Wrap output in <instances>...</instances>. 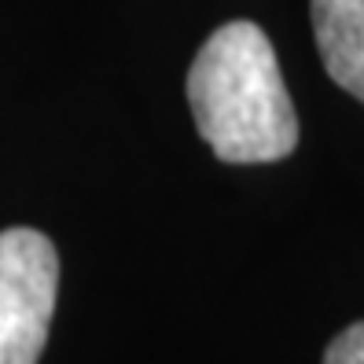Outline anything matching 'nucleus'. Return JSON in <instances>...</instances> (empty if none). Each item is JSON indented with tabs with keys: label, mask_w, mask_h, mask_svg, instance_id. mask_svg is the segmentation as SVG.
<instances>
[{
	"label": "nucleus",
	"mask_w": 364,
	"mask_h": 364,
	"mask_svg": "<svg viewBox=\"0 0 364 364\" xmlns=\"http://www.w3.org/2000/svg\"><path fill=\"white\" fill-rule=\"evenodd\" d=\"M196 129L221 162H280L298 147V114L280 63L258 23L213 30L188 70Z\"/></svg>",
	"instance_id": "1"
},
{
	"label": "nucleus",
	"mask_w": 364,
	"mask_h": 364,
	"mask_svg": "<svg viewBox=\"0 0 364 364\" xmlns=\"http://www.w3.org/2000/svg\"><path fill=\"white\" fill-rule=\"evenodd\" d=\"M59 291V258L33 228L0 232V364H37Z\"/></svg>",
	"instance_id": "2"
},
{
	"label": "nucleus",
	"mask_w": 364,
	"mask_h": 364,
	"mask_svg": "<svg viewBox=\"0 0 364 364\" xmlns=\"http://www.w3.org/2000/svg\"><path fill=\"white\" fill-rule=\"evenodd\" d=\"M328 77L364 103V0H309Z\"/></svg>",
	"instance_id": "3"
},
{
	"label": "nucleus",
	"mask_w": 364,
	"mask_h": 364,
	"mask_svg": "<svg viewBox=\"0 0 364 364\" xmlns=\"http://www.w3.org/2000/svg\"><path fill=\"white\" fill-rule=\"evenodd\" d=\"M324 364H364V320L360 324H350L342 335L331 338Z\"/></svg>",
	"instance_id": "4"
}]
</instances>
